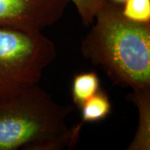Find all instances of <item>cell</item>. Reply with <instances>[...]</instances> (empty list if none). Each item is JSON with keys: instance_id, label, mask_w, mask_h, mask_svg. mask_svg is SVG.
Masks as SVG:
<instances>
[{"instance_id": "cell-1", "label": "cell", "mask_w": 150, "mask_h": 150, "mask_svg": "<svg viewBox=\"0 0 150 150\" xmlns=\"http://www.w3.org/2000/svg\"><path fill=\"white\" fill-rule=\"evenodd\" d=\"M73 107L56 102L38 83L0 90V150L72 149L83 123L68 125Z\"/></svg>"}, {"instance_id": "cell-2", "label": "cell", "mask_w": 150, "mask_h": 150, "mask_svg": "<svg viewBox=\"0 0 150 150\" xmlns=\"http://www.w3.org/2000/svg\"><path fill=\"white\" fill-rule=\"evenodd\" d=\"M93 23L81 43L84 59L101 66L115 84L150 88V23L129 20L119 4L106 0Z\"/></svg>"}, {"instance_id": "cell-3", "label": "cell", "mask_w": 150, "mask_h": 150, "mask_svg": "<svg viewBox=\"0 0 150 150\" xmlns=\"http://www.w3.org/2000/svg\"><path fill=\"white\" fill-rule=\"evenodd\" d=\"M56 54L55 44L42 30L0 28V90L38 83Z\"/></svg>"}, {"instance_id": "cell-4", "label": "cell", "mask_w": 150, "mask_h": 150, "mask_svg": "<svg viewBox=\"0 0 150 150\" xmlns=\"http://www.w3.org/2000/svg\"><path fill=\"white\" fill-rule=\"evenodd\" d=\"M69 0H0V28L43 30L60 20Z\"/></svg>"}, {"instance_id": "cell-5", "label": "cell", "mask_w": 150, "mask_h": 150, "mask_svg": "<svg viewBox=\"0 0 150 150\" xmlns=\"http://www.w3.org/2000/svg\"><path fill=\"white\" fill-rule=\"evenodd\" d=\"M127 99L132 101L138 109L139 123L134 139L128 150L150 149V88L133 90Z\"/></svg>"}, {"instance_id": "cell-6", "label": "cell", "mask_w": 150, "mask_h": 150, "mask_svg": "<svg viewBox=\"0 0 150 150\" xmlns=\"http://www.w3.org/2000/svg\"><path fill=\"white\" fill-rule=\"evenodd\" d=\"M100 90V80L95 72L75 75L72 83V96L74 104L79 108Z\"/></svg>"}, {"instance_id": "cell-7", "label": "cell", "mask_w": 150, "mask_h": 150, "mask_svg": "<svg viewBox=\"0 0 150 150\" xmlns=\"http://www.w3.org/2000/svg\"><path fill=\"white\" fill-rule=\"evenodd\" d=\"M112 105L108 94L99 90L80 107L83 123L102 121L111 112Z\"/></svg>"}, {"instance_id": "cell-8", "label": "cell", "mask_w": 150, "mask_h": 150, "mask_svg": "<svg viewBox=\"0 0 150 150\" xmlns=\"http://www.w3.org/2000/svg\"><path fill=\"white\" fill-rule=\"evenodd\" d=\"M122 13L125 18L138 23H150V0H125Z\"/></svg>"}, {"instance_id": "cell-9", "label": "cell", "mask_w": 150, "mask_h": 150, "mask_svg": "<svg viewBox=\"0 0 150 150\" xmlns=\"http://www.w3.org/2000/svg\"><path fill=\"white\" fill-rule=\"evenodd\" d=\"M106 0H69L75 6L81 20L85 26H90L94 21L97 13Z\"/></svg>"}, {"instance_id": "cell-10", "label": "cell", "mask_w": 150, "mask_h": 150, "mask_svg": "<svg viewBox=\"0 0 150 150\" xmlns=\"http://www.w3.org/2000/svg\"><path fill=\"white\" fill-rule=\"evenodd\" d=\"M112 1L115 3H118V4H121V3H124L125 0H112Z\"/></svg>"}]
</instances>
